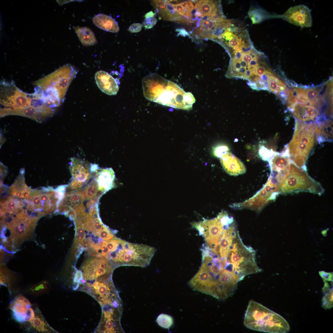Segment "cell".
Returning a JSON list of instances; mask_svg holds the SVG:
<instances>
[{"label":"cell","instance_id":"f546056e","mask_svg":"<svg viewBox=\"0 0 333 333\" xmlns=\"http://www.w3.org/2000/svg\"><path fill=\"white\" fill-rule=\"evenodd\" d=\"M49 288L48 282L43 281L35 284L29 287L27 292L33 295H39L46 293Z\"/></svg>","mask_w":333,"mask_h":333},{"label":"cell","instance_id":"9a60e30c","mask_svg":"<svg viewBox=\"0 0 333 333\" xmlns=\"http://www.w3.org/2000/svg\"><path fill=\"white\" fill-rule=\"evenodd\" d=\"M282 18L292 24L302 27H310L312 25L310 10L303 5L291 7L283 14Z\"/></svg>","mask_w":333,"mask_h":333},{"label":"cell","instance_id":"d590c367","mask_svg":"<svg viewBox=\"0 0 333 333\" xmlns=\"http://www.w3.org/2000/svg\"><path fill=\"white\" fill-rule=\"evenodd\" d=\"M276 152L268 149L263 145H260L258 153L260 156L265 161H268Z\"/></svg>","mask_w":333,"mask_h":333},{"label":"cell","instance_id":"d4e9b609","mask_svg":"<svg viewBox=\"0 0 333 333\" xmlns=\"http://www.w3.org/2000/svg\"><path fill=\"white\" fill-rule=\"evenodd\" d=\"M315 131L317 141L319 143L333 140V122L330 120L317 121Z\"/></svg>","mask_w":333,"mask_h":333},{"label":"cell","instance_id":"e0dca14e","mask_svg":"<svg viewBox=\"0 0 333 333\" xmlns=\"http://www.w3.org/2000/svg\"><path fill=\"white\" fill-rule=\"evenodd\" d=\"M219 158L224 169L229 175L237 176L246 172L245 165L233 154L228 152Z\"/></svg>","mask_w":333,"mask_h":333},{"label":"cell","instance_id":"f35d334b","mask_svg":"<svg viewBox=\"0 0 333 333\" xmlns=\"http://www.w3.org/2000/svg\"><path fill=\"white\" fill-rule=\"evenodd\" d=\"M229 150V149L227 146L221 145L215 147L213 150V153L215 156L219 158Z\"/></svg>","mask_w":333,"mask_h":333},{"label":"cell","instance_id":"cb8c5ba5","mask_svg":"<svg viewBox=\"0 0 333 333\" xmlns=\"http://www.w3.org/2000/svg\"><path fill=\"white\" fill-rule=\"evenodd\" d=\"M152 3L160 18L166 21L177 22L178 14L167 0H153Z\"/></svg>","mask_w":333,"mask_h":333},{"label":"cell","instance_id":"3957f363","mask_svg":"<svg viewBox=\"0 0 333 333\" xmlns=\"http://www.w3.org/2000/svg\"><path fill=\"white\" fill-rule=\"evenodd\" d=\"M156 251L153 247L130 243L117 238L107 259L116 267L128 265L146 267L150 264Z\"/></svg>","mask_w":333,"mask_h":333},{"label":"cell","instance_id":"52a82bcc","mask_svg":"<svg viewBox=\"0 0 333 333\" xmlns=\"http://www.w3.org/2000/svg\"><path fill=\"white\" fill-rule=\"evenodd\" d=\"M116 266L104 257L88 258L83 263L81 269L82 278L77 286L86 282L94 281L103 282L112 277Z\"/></svg>","mask_w":333,"mask_h":333},{"label":"cell","instance_id":"8992f818","mask_svg":"<svg viewBox=\"0 0 333 333\" xmlns=\"http://www.w3.org/2000/svg\"><path fill=\"white\" fill-rule=\"evenodd\" d=\"M76 71L71 65H66L35 81L36 89L44 91L63 100L67 91L75 77Z\"/></svg>","mask_w":333,"mask_h":333},{"label":"cell","instance_id":"ffe728a7","mask_svg":"<svg viewBox=\"0 0 333 333\" xmlns=\"http://www.w3.org/2000/svg\"><path fill=\"white\" fill-rule=\"evenodd\" d=\"M95 78L98 87L102 92L109 95L117 94L118 85L115 79L108 73L102 70L98 71L95 73Z\"/></svg>","mask_w":333,"mask_h":333},{"label":"cell","instance_id":"d6a6232c","mask_svg":"<svg viewBox=\"0 0 333 333\" xmlns=\"http://www.w3.org/2000/svg\"><path fill=\"white\" fill-rule=\"evenodd\" d=\"M98 187L99 186L96 180H93L90 183L85 189L86 198L88 199H92L96 195L101 196V194L98 193V189L99 190Z\"/></svg>","mask_w":333,"mask_h":333},{"label":"cell","instance_id":"836d02e7","mask_svg":"<svg viewBox=\"0 0 333 333\" xmlns=\"http://www.w3.org/2000/svg\"><path fill=\"white\" fill-rule=\"evenodd\" d=\"M145 19L142 23V25L146 29L152 28L156 24L157 19L156 17V13L151 11L147 13L145 16Z\"/></svg>","mask_w":333,"mask_h":333},{"label":"cell","instance_id":"83f0119b","mask_svg":"<svg viewBox=\"0 0 333 333\" xmlns=\"http://www.w3.org/2000/svg\"><path fill=\"white\" fill-rule=\"evenodd\" d=\"M84 196L82 191H73L67 193L61 200L58 206L63 207L64 211H68L78 206L84 201Z\"/></svg>","mask_w":333,"mask_h":333},{"label":"cell","instance_id":"d6986e66","mask_svg":"<svg viewBox=\"0 0 333 333\" xmlns=\"http://www.w3.org/2000/svg\"><path fill=\"white\" fill-rule=\"evenodd\" d=\"M237 231L234 222L224 229L216 249L217 255L220 258L227 259L230 248Z\"/></svg>","mask_w":333,"mask_h":333},{"label":"cell","instance_id":"74e56055","mask_svg":"<svg viewBox=\"0 0 333 333\" xmlns=\"http://www.w3.org/2000/svg\"><path fill=\"white\" fill-rule=\"evenodd\" d=\"M98 236L103 240H110L115 237L113 232L107 227L99 232Z\"/></svg>","mask_w":333,"mask_h":333},{"label":"cell","instance_id":"ac0fdd59","mask_svg":"<svg viewBox=\"0 0 333 333\" xmlns=\"http://www.w3.org/2000/svg\"><path fill=\"white\" fill-rule=\"evenodd\" d=\"M35 316L31 321L22 324L28 332L36 333L56 332L48 324L39 309L35 306Z\"/></svg>","mask_w":333,"mask_h":333},{"label":"cell","instance_id":"ab89813d","mask_svg":"<svg viewBox=\"0 0 333 333\" xmlns=\"http://www.w3.org/2000/svg\"><path fill=\"white\" fill-rule=\"evenodd\" d=\"M142 27V24L140 23H134L130 26L128 31L131 33L138 32L141 30Z\"/></svg>","mask_w":333,"mask_h":333},{"label":"cell","instance_id":"277c9868","mask_svg":"<svg viewBox=\"0 0 333 333\" xmlns=\"http://www.w3.org/2000/svg\"><path fill=\"white\" fill-rule=\"evenodd\" d=\"M315 123L295 121L292 138L286 150L288 156L296 165L302 167L317 141Z\"/></svg>","mask_w":333,"mask_h":333},{"label":"cell","instance_id":"44dd1931","mask_svg":"<svg viewBox=\"0 0 333 333\" xmlns=\"http://www.w3.org/2000/svg\"><path fill=\"white\" fill-rule=\"evenodd\" d=\"M10 115L22 116L32 119L40 123L49 117L41 110L32 106L18 109H4L1 112L2 117Z\"/></svg>","mask_w":333,"mask_h":333},{"label":"cell","instance_id":"4dcf8cb0","mask_svg":"<svg viewBox=\"0 0 333 333\" xmlns=\"http://www.w3.org/2000/svg\"><path fill=\"white\" fill-rule=\"evenodd\" d=\"M156 321L160 326L168 329L172 326L174 323L173 319L172 316L164 314L159 315Z\"/></svg>","mask_w":333,"mask_h":333},{"label":"cell","instance_id":"6da1fadb","mask_svg":"<svg viewBox=\"0 0 333 333\" xmlns=\"http://www.w3.org/2000/svg\"><path fill=\"white\" fill-rule=\"evenodd\" d=\"M142 84L145 97L163 105L188 110L195 101L191 92H186L176 84L156 73L144 77Z\"/></svg>","mask_w":333,"mask_h":333},{"label":"cell","instance_id":"60d3db41","mask_svg":"<svg viewBox=\"0 0 333 333\" xmlns=\"http://www.w3.org/2000/svg\"><path fill=\"white\" fill-rule=\"evenodd\" d=\"M7 168L2 163H0V174L1 177H3L7 173Z\"/></svg>","mask_w":333,"mask_h":333},{"label":"cell","instance_id":"7a4b0ae2","mask_svg":"<svg viewBox=\"0 0 333 333\" xmlns=\"http://www.w3.org/2000/svg\"><path fill=\"white\" fill-rule=\"evenodd\" d=\"M244 324L249 329L264 332L284 333L290 329L282 317L253 300L249 303Z\"/></svg>","mask_w":333,"mask_h":333},{"label":"cell","instance_id":"b9f144b4","mask_svg":"<svg viewBox=\"0 0 333 333\" xmlns=\"http://www.w3.org/2000/svg\"><path fill=\"white\" fill-rule=\"evenodd\" d=\"M6 139L2 135L0 134V147L1 146L3 145V144L5 142Z\"/></svg>","mask_w":333,"mask_h":333},{"label":"cell","instance_id":"8fae6325","mask_svg":"<svg viewBox=\"0 0 333 333\" xmlns=\"http://www.w3.org/2000/svg\"><path fill=\"white\" fill-rule=\"evenodd\" d=\"M32 94L24 92L13 83L0 84V109H18L31 106Z\"/></svg>","mask_w":333,"mask_h":333},{"label":"cell","instance_id":"4316f807","mask_svg":"<svg viewBox=\"0 0 333 333\" xmlns=\"http://www.w3.org/2000/svg\"><path fill=\"white\" fill-rule=\"evenodd\" d=\"M92 21L97 27L104 30L113 33L119 31L118 23L110 16L100 14L93 17Z\"/></svg>","mask_w":333,"mask_h":333},{"label":"cell","instance_id":"5bb4252c","mask_svg":"<svg viewBox=\"0 0 333 333\" xmlns=\"http://www.w3.org/2000/svg\"><path fill=\"white\" fill-rule=\"evenodd\" d=\"M10 308L14 319L22 325L31 321L35 316V306L22 295L17 296L11 301Z\"/></svg>","mask_w":333,"mask_h":333},{"label":"cell","instance_id":"8d00e7d4","mask_svg":"<svg viewBox=\"0 0 333 333\" xmlns=\"http://www.w3.org/2000/svg\"><path fill=\"white\" fill-rule=\"evenodd\" d=\"M76 233L74 242L75 247L85 238L86 233L83 226L80 225L76 224Z\"/></svg>","mask_w":333,"mask_h":333},{"label":"cell","instance_id":"603a6c76","mask_svg":"<svg viewBox=\"0 0 333 333\" xmlns=\"http://www.w3.org/2000/svg\"><path fill=\"white\" fill-rule=\"evenodd\" d=\"M24 173V169H22L13 184L8 189V193L14 197L28 199L30 196L32 190L25 183Z\"/></svg>","mask_w":333,"mask_h":333},{"label":"cell","instance_id":"f1b7e54d","mask_svg":"<svg viewBox=\"0 0 333 333\" xmlns=\"http://www.w3.org/2000/svg\"><path fill=\"white\" fill-rule=\"evenodd\" d=\"M74 30L79 39L84 46H91L97 43L94 33L88 27H76Z\"/></svg>","mask_w":333,"mask_h":333},{"label":"cell","instance_id":"30bf717a","mask_svg":"<svg viewBox=\"0 0 333 333\" xmlns=\"http://www.w3.org/2000/svg\"><path fill=\"white\" fill-rule=\"evenodd\" d=\"M231 24V21L223 15L204 17L199 20L192 34L197 39L217 41L220 35Z\"/></svg>","mask_w":333,"mask_h":333},{"label":"cell","instance_id":"9c48e42d","mask_svg":"<svg viewBox=\"0 0 333 333\" xmlns=\"http://www.w3.org/2000/svg\"><path fill=\"white\" fill-rule=\"evenodd\" d=\"M80 286V290L95 298L102 307L108 305H117L122 302L112 278L105 282L94 281L85 283Z\"/></svg>","mask_w":333,"mask_h":333},{"label":"cell","instance_id":"ba28073f","mask_svg":"<svg viewBox=\"0 0 333 333\" xmlns=\"http://www.w3.org/2000/svg\"><path fill=\"white\" fill-rule=\"evenodd\" d=\"M234 222L220 212L216 218L193 222L191 224L204 238L206 245L216 252V249L224 229Z\"/></svg>","mask_w":333,"mask_h":333},{"label":"cell","instance_id":"7c38bea8","mask_svg":"<svg viewBox=\"0 0 333 333\" xmlns=\"http://www.w3.org/2000/svg\"><path fill=\"white\" fill-rule=\"evenodd\" d=\"M69 166L72 180L68 188L72 191L78 189L87 182L91 177V172H96L97 166H90L81 159L73 158L71 159Z\"/></svg>","mask_w":333,"mask_h":333},{"label":"cell","instance_id":"7402d4cb","mask_svg":"<svg viewBox=\"0 0 333 333\" xmlns=\"http://www.w3.org/2000/svg\"><path fill=\"white\" fill-rule=\"evenodd\" d=\"M290 110L295 117L302 122L313 121L319 114V110L314 106L299 103L295 104Z\"/></svg>","mask_w":333,"mask_h":333},{"label":"cell","instance_id":"2e32d148","mask_svg":"<svg viewBox=\"0 0 333 333\" xmlns=\"http://www.w3.org/2000/svg\"><path fill=\"white\" fill-rule=\"evenodd\" d=\"M196 18L223 15L220 2L215 0L194 1Z\"/></svg>","mask_w":333,"mask_h":333},{"label":"cell","instance_id":"484cf974","mask_svg":"<svg viewBox=\"0 0 333 333\" xmlns=\"http://www.w3.org/2000/svg\"><path fill=\"white\" fill-rule=\"evenodd\" d=\"M94 179L99 186V190L103 193L112 187L114 173L111 168L98 170Z\"/></svg>","mask_w":333,"mask_h":333},{"label":"cell","instance_id":"1f68e13d","mask_svg":"<svg viewBox=\"0 0 333 333\" xmlns=\"http://www.w3.org/2000/svg\"><path fill=\"white\" fill-rule=\"evenodd\" d=\"M305 94L308 104L314 105L317 104L319 98V93L314 88L305 89Z\"/></svg>","mask_w":333,"mask_h":333},{"label":"cell","instance_id":"4fadbf2b","mask_svg":"<svg viewBox=\"0 0 333 333\" xmlns=\"http://www.w3.org/2000/svg\"><path fill=\"white\" fill-rule=\"evenodd\" d=\"M102 308L101 319L97 331L102 333H124L120 323L122 306L108 305Z\"/></svg>","mask_w":333,"mask_h":333},{"label":"cell","instance_id":"e575fe53","mask_svg":"<svg viewBox=\"0 0 333 333\" xmlns=\"http://www.w3.org/2000/svg\"><path fill=\"white\" fill-rule=\"evenodd\" d=\"M322 306L325 309H330L332 307L333 290L324 294L322 299Z\"/></svg>","mask_w":333,"mask_h":333},{"label":"cell","instance_id":"5b68a950","mask_svg":"<svg viewBox=\"0 0 333 333\" xmlns=\"http://www.w3.org/2000/svg\"><path fill=\"white\" fill-rule=\"evenodd\" d=\"M255 256V251L244 244L237 231L230 248L227 264L240 281L247 275L261 271L257 264Z\"/></svg>","mask_w":333,"mask_h":333}]
</instances>
